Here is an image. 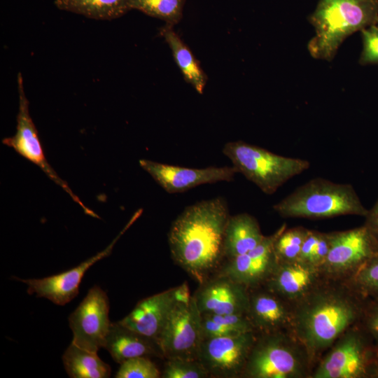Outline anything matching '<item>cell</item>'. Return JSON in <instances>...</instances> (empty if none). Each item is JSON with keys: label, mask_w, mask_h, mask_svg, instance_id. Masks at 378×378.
Returning <instances> with one entry per match:
<instances>
[{"label": "cell", "mask_w": 378, "mask_h": 378, "mask_svg": "<svg viewBox=\"0 0 378 378\" xmlns=\"http://www.w3.org/2000/svg\"><path fill=\"white\" fill-rule=\"evenodd\" d=\"M367 300L346 281L324 279L293 304L291 332L306 348L314 368L345 331L360 323Z\"/></svg>", "instance_id": "1"}, {"label": "cell", "mask_w": 378, "mask_h": 378, "mask_svg": "<svg viewBox=\"0 0 378 378\" xmlns=\"http://www.w3.org/2000/svg\"><path fill=\"white\" fill-rule=\"evenodd\" d=\"M230 216L227 201L217 197L186 206L172 223L168 232L172 258L199 284L215 274L224 261Z\"/></svg>", "instance_id": "2"}, {"label": "cell", "mask_w": 378, "mask_h": 378, "mask_svg": "<svg viewBox=\"0 0 378 378\" xmlns=\"http://www.w3.org/2000/svg\"><path fill=\"white\" fill-rule=\"evenodd\" d=\"M309 21L315 29L310 55L331 61L349 36L377 23L378 0H319Z\"/></svg>", "instance_id": "3"}, {"label": "cell", "mask_w": 378, "mask_h": 378, "mask_svg": "<svg viewBox=\"0 0 378 378\" xmlns=\"http://www.w3.org/2000/svg\"><path fill=\"white\" fill-rule=\"evenodd\" d=\"M272 208L283 218L309 219L346 215L365 217L368 211L351 184L335 183L323 178L309 180Z\"/></svg>", "instance_id": "4"}, {"label": "cell", "mask_w": 378, "mask_h": 378, "mask_svg": "<svg viewBox=\"0 0 378 378\" xmlns=\"http://www.w3.org/2000/svg\"><path fill=\"white\" fill-rule=\"evenodd\" d=\"M313 370L302 343L291 331H279L256 334L241 378H311Z\"/></svg>", "instance_id": "5"}, {"label": "cell", "mask_w": 378, "mask_h": 378, "mask_svg": "<svg viewBox=\"0 0 378 378\" xmlns=\"http://www.w3.org/2000/svg\"><path fill=\"white\" fill-rule=\"evenodd\" d=\"M222 152L239 173L267 195L310 167L307 160L278 155L242 141L227 142Z\"/></svg>", "instance_id": "6"}, {"label": "cell", "mask_w": 378, "mask_h": 378, "mask_svg": "<svg viewBox=\"0 0 378 378\" xmlns=\"http://www.w3.org/2000/svg\"><path fill=\"white\" fill-rule=\"evenodd\" d=\"M311 378H378V349L360 323L326 351Z\"/></svg>", "instance_id": "7"}, {"label": "cell", "mask_w": 378, "mask_h": 378, "mask_svg": "<svg viewBox=\"0 0 378 378\" xmlns=\"http://www.w3.org/2000/svg\"><path fill=\"white\" fill-rule=\"evenodd\" d=\"M329 234V252L319 268L325 279L347 281L378 255V240L364 224Z\"/></svg>", "instance_id": "8"}, {"label": "cell", "mask_w": 378, "mask_h": 378, "mask_svg": "<svg viewBox=\"0 0 378 378\" xmlns=\"http://www.w3.org/2000/svg\"><path fill=\"white\" fill-rule=\"evenodd\" d=\"M203 340L202 314L191 295L176 304L157 342L165 359L198 360Z\"/></svg>", "instance_id": "9"}, {"label": "cell", "mask_w": 378, "mask_h": 378, "mask_svg": "<svg viewBox=\"0 0 378 378\" xmlns=\"http://www.w3.org/2000/svg\"><path fill=\"white\" fill-rule=\"evenodd\" d=\"M17 83L19 94V110L17 115L16 132L13 136L4 138L2 143L13 148L21 156L37 165L52 181L70 195L72 200L81 206L86 214L98 218L99 216L88 208L72 192L66 182L57 174L48 162L36 127L29 114V102L24 92L21 73H19L17 76Z\"/></svg>", "instance_id": "10"}, {"label": "cell", "mask_w": 378, "mask_h": 378, "mask_svg": "<svg viewBox=\"0 0 378 378\" xmlns=\"http://www.w3.org/2000/svg\"><path fill=\"white\" fill-rule=\"evenodd\" d=\"M109 300L99 286H94L70 314L72 343L92 352L104 348L109 331Z\"/></svg>", "instance_id": "11"}, {"label": "cell", "mask_w": 378, "mask_h": 378, "mask_svg": "<svg viewBox=\"0 0 378 378\" xmlns=\"http://www.w3.org/2000/svg\"><path fill=\"white\" fill-rule=\"evenodd\" d=\"M256 337L255 332L204 339L197 359L210 377L241 378Z\"/></svg>", "instance_id": "12"}, {"label": "cell", "mask_w": 378, "mask_h": 378, "mask_svg": "<svg viewBox=\"0 0 378 378\" xmlns=\"http://www.w3.org/2000/svg\"><path fill=\"white\" fill-rule=\"evenodd\" d=\"M142 209L136 211L127 224L103 251L81 262L78 266L64 272L42 279H21L13 277L28 286L29 295L36 294L38 298H45L57 305H64L71 301L79 292V286L85 272L96 262L108 257L121 235L141 216Z\"/></svg>", "instance_id": "13"}, {"label": "cell", "mask_w": 378, "mask_h": 378, "mask_svg": "<svg viewBox=\"0 0 378 378\" xmlns=\"http://www.w3.org/2000/svg\"><path fill=\"white\" fill-rule=\"evenodd\" d=\"M139 164L158 185L171 194L185 192L203 184L231 181L239 173L234 166L190 168L146 159L139 160Z\"/></svg>", "instance_id": "14"}, {"label": "cell", "mask_w": 378, "mask_h": 378, "mask_svg": "<svg viewBox=\"0 0 378 378\" xmlns=\"http://www.w3.org/2000/svg\"><path fill=\"white\" fill-rule=\"evenodd\" d=\"M286 227L284 223L271 235L265 236L249 252L223 261L216 274L226 276L248 290L264 285L278 263L274 243Z\"/></svg>", "instance_id": "15"}, {"label": "cell", "mask_w": 378, "mask_h": 378, "mask_svg": "<svg viewBox=\"0 0 378 378\" xmlns=\"http://www.w3.org/2000/svg\"><path fill=\"white\" fill-rule=\"evenodd\" d=\"M190 296L188 285L185 283L142 299L119 322L157 341L176 304Z\"/></svg>", "instance_id": "16"}, {"label": "cell", "mask_w": 378, "mask_h": 378, "mask_svg": "<svg viewBox=\"0 0 378 378\" xmlns=\"http://www.w3.org/2000/svg\"><path fill=\"white\" fill-rule=\"evenodd\" d=\"M202 314H246L249 290L230 278L215 274L192 295Z\"/></svg>", "instance_id": "17"}, {"label": "cell", "mask_w": 378, "mask_h": 378, "mask_svg": "<svg viewBox=\"0 0 378 378\" xmlns=\"http://www.w3.org/2000/svg\"><path fill=\"white\" fill-rule=\"evenodd\" d=\"M246 316L256 334L291 331L293 304L261 286L249 290Z\"/></svg>", "instance_id": "18"}, {"label": "cell", "mask_w": 378, "mask_h": 378, "mask_svg": "<svg viewBox=\"0 0 378 378\" xmlns=\"http://www.w3.org/2000/svg\"><path fill=\"white\" fill-rule=\"evenodd\" d=\"M324 279L319 268L296 260L278 262L262 286L294 304Z\"/></svg>", "instance_id": "19"}, {"label": "cell", "mask_w": 378, "mask_h": 378, "mask_svg": "<svg viewBox=\"0 0 378 378\" xmlns=\"http://www.w3.org/2000/svg\"><path fill=\"white\" fill-rule=\"evenodd\" d=\"M104 348L119 364L139 356L163 358L156 340L136 332L119 321L111 323Z\"/></svg>", "instance_id": "20"}, {"label": "cell", "mask_w": 378, "mask_h": 378, "mask_svg": "<svg viewBox=\"0 0 378 378\" xmlns=\"http://www.w3.org/2000/svg\"><path fill=\"white\" fill-rule=\"evenodd\" d=\"M264 237L254 216L247 213L230 216L224 234V261L249 252Z\"/></svg>", "instance_id": "21"}, {"label": "cell", "mask_w": 378, "mask_h": 378, "mask_svg": "<svg viewBox=\"0 0 378 378\" xmlns=\"http://www.w3.org/2000/svg\"><path fill=\"white\" fill-rule=\"evenodd\" d=\"M160 34L170 48L174 59L185 80L194 87L200 94L203 92L207 76L190 48L174 31L173 26L166 24L160 29Z\"/></svg>", "instance_id": "22"}, {"label": "cell", "mask_w": 378, "mask_h": 378, "mask_svg": "<svg viewBox=\"0 0 378 378\" xmlns=\"http://www.w3.org/2000/svg\"><path fill=\"white\" fill-rule=\"evenodd\" d=\"M132 0H54L59 10L99 20H111L126 14Z\"/></svg>", "instance_id": "23"}, {"label": "cell", "mask_w": 378, "mask_h": 378, "mask_svg": "<svg viewBox=\"0 0 378 378\" xmlns=\"http://www.w3.org/2000/svg\"><path fill=\"white\" fill-rule=\"evenodd\" d=\"M64 368L71 378H107L111 375V367L97 356L74 343L69 346L62 356Z\"/></svg>", "instance_id": "24"}, {"label": "cell", "mask_w": 378, "mask_h": 378, "mask_svg": "<svg viewBox=\"0 0 378 378\" xmlns=\"http://www.w3.org/2000/svg\"><path fill=\"white\" fill-rule=\"evenodd\" d=\"M185 1L186 0H132V8L174 26L178 24L183 17Z\"/></svg>", "instance_id": "25"}, {"label": "cell", "mask_w": 378, "mask_h": 378, "mask_svg": "<svg viewBox=\"0 0 378 378\" xmlns=\"http://www.w3.org/2000/svg\"><path fill=\"white\" fill-rule=\"evenodd\" d=\"M309 229L297 226L286 227L274 243V252L278 262L298 260L304 240Z\"/></svg>", "instance_id": "26"}, {"label": "cell", "mask_w": 378, "mask_h": 378, "mask_svg": "<svg viewBox=\"0 0 378 378\" xmlns=\"http://www.w3.org/2000/svg\"><path fill=\"white\" fill-rule=\"evenodd\" d=\"M346 281L365 298L378 300V255Z\"/></svg>", "instance_id": "27"}, {"label": "cell", "mask_w": 378, "mask_h": 378, "mask_svg": "<svg viewBox=\"0 0 378 378\" xmlns=\"http://www.w3.org/2000/svg\"><path fill=\"white\" fill-rule=\"evenodd\" d=\"M162 378H207L209 372L199 360L166 359L161 372Z\"/></svg>", "instance_id": "28"}, {"label": "cell", "mask_w": 378, "mask_h": 378, "mask_svg": "<svg viewBox=\"0 0 378 378\" xmlns=\"http://www.w3.org/2000/svg\"><path fill=\"white\" fill-rule=\"evenodd\" d=\"M116 378H159L161 372L149 357L139 356L120 364Z\"/></svg>", "instance_id": "29"}, {"label": "cell", "mask_w": 378, "mask_h": 378, "mask_svg": "<svg viewBox=\"0 0 378 378\" xmlns=\"http://www.w3.org/2000/svg\"><path fill=\"white\" fill-rule=\"evenodd\" d=\"M363 50L359 58L361 65L378 64V24L360 31Z\"/></svg>", "instance_id": "30"}, {"label": "cell", "mask_w": 378, "mask_h": 378, "mask_svg": "<svg viewBox=\"0 0 378 378\" xmlns=\"http://www.w3.org/2000/svg\"><path fill=\"white\" fill-rule=\"evenodd\" d=\"M360 324L378 349V300H367Z\"/></svg>", "instance_id": "31"}, {"label": "cell", "mask_w": 378, "mask_h": 378, "mask_svg": "<svg viewBox=\"0 0 378 378\" xmlns=\"http://www.w3.org/2000/svg\"><path fill=\"white\" fill-rule=\"evenodd\" d=\"M202 328L204 339L241 333L223 323L215 321L208 314H202Z\"/></svg>", "instance_id": "32"}, {"label": "cell", "mask_w": 378, "mask_h": 378, "mask_svg": "<svg viewBox=\"0 0 378 378\" xmlns=\"http://www.w3.org/2000/svg\"><path fill=\"white\" fill-rule=\"evenodd\" d=\"M364 225L370 230L378 240V200L374 206L368 211Z\"/></svg>", "instance_id": "33"}, {"label": "cell", "mask_w": 378, "mask_h": 378, "mask_svg": "<svg viewBox=\"0 0 378 378\" xmlns=\"http://www.w3.org/2000/svg\"><path fill=\"white\" fill-rule=\"evenodd\" d=\"M377 24H378V22H377Z\"/></svg>", "instance_id": "34"}]
</instances>
